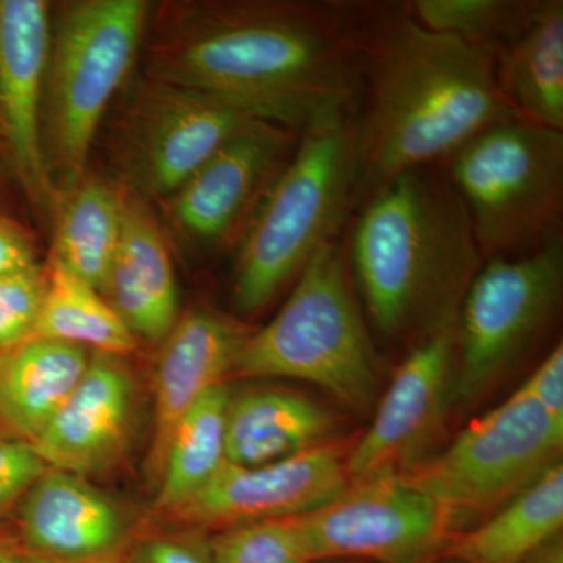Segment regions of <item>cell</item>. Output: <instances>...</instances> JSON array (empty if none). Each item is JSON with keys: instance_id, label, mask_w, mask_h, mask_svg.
Listing matches in <instances>:
<instances>
[{"instance_id": "6da1fadb", "label": "cell", "mask_w": 563, "mask_h": 563, "mask_svg": "<svg viewBox=\"0 0 563 563\" xmlns=\"http://www.w3.org/2000/svg\"><path fill=\"white\" fill-rule=\"evenodd\" d=\"M361 13L343 0L165 3L147 24L143 74L301 133L357 114Z\"/></svg>"}, {"instance_id": "7a4b0ae2", "label": "cell", "mask_w": 563, "mask_h": 563, "mask_svg": "<svg viewBox=\"0 0 563 563\" xmlns=\"http://www.w3.org/2000/svg\"><path fill=\"white\" fill-rule=\"evenodd\" d=\"M358 44V202L396 174L440 166L481 132L520 120L492 55L424 27L406 2L362 3Z\"/></svg>"}, {"instance_id": "3957f363", "label": "cell", "mask_w": 563, "mask_h": 563, "mask_svg": "<svg viewBox=\"0 0 563 563\" xmlns=\"http://www.w3.org/2000/svg\"><path fill=\"white\" fill-rule=\"evenodd\" d=\"M346 262L373 328L417 343L455 328L485 261L461 196L440 166H426L363 199Z\"/></svg>"}, {"instance_id": "277c9868", "label": "cell", "mask_w": 563, "mask_h": 563, "mask_svg": "<svg viewBox=\"0 0 563 563\" xmlns=\"http://www.w3.org/2000/svg\"><path fill=\"white\" fill-rule=\"evenodd\" d=\"M358 180L355 114H332L299 133L290 162L235 247L236 312L261 313L318 251L336 242L357 207Z\"/></svg>"}, {"instance_id": "5b68a950", "label": "cell", "mask_w": 563, "mask_h": 563, "mask_svg": "<svg viewBox=\"0 0 563 563\" xmlns=\"http://www.w3.org/2000/svg\"><path fill=\"white\" fill-rule=\"evenodd\" d=\"M151 11L144 0L52 7L41 147L55 195L87 176L96 136L140 57Z\"/></svg>"}, {"instance_id": "8992f818", "label": "cell", "mask_w": 563, "mask_h": 563, "mask_svg": "<svg viewBox=\"0 0 563 563\" xmlns=\"http://www.w3.org/2000/svg\"><path fill=\"white\" fill-rule=\"evenodd\" d=\"M231 376L302 380L355 412L372 407L376 350L339 243L313 255L276 317L246 336Z\"/></svg>"}, {"instance_id": "52a82bcc", "label": "cell", "mask_w": 563, "mask_h": 563, "mask_svg": "<svg viewBox=\"0 0 563 563\" xmlns=\"http://www.w3.org/2000/svg\"><path fill=\"white\" fill-rule=\"evenodd\" d=\"M468 211L484 261L563 239V132L523 120L493 125L440 165Z\"/></svg>"}, {"instance_id": "ba28073f", "label": "cell", "mask_w": 563, "mask_h": 563, "mask_svg": "<svg viewBox=\"0 0 563 563\" xmlns=\"http://www.w3.org/2000/svg\"><path fill=\"white\" fill-rule=\"evenodd\" d=\"M563 420L517 390L440 453L398 474L442 509L451 531L472 529L561 461Z\"/></svg>"}, {"instance_id": "9c48e42d", "label": "cell", "mask_w": 563, "mask_h": 563, "mask_svg": "<svg viewBox=\"0 0 563 563\" xmlns=\"http://www.w3.org/2000/svg\"><path fill=\"white\" fill-rule=\"evenodd\" d=\"M110 161L125 190L169 198L207 158L255 120L190 88L131 76L107 114Z\"/></svg>"}, {"instance_id": "30bf717a", "label": "cell", "mask_w": 563, "mask_h": 563, "mask_svg": "<svg viewBox=\"0 0 563 563\" xmlns=\"http://www.w3.org/2000/svg\"><path fill=\"white\" fill-rule=\"evenodd\" d=\"M563 239L485 261L455 322V398H479L547 335L561 312Z\"/></svg>"}, {"instance_id": "8fae6325", "label": "cell", "mask_w": 563, "mask_h": 563, "mask_svg": "<svg viewBox=\"0 0 563 563\" xmlns=\"http://www.w3.org/2000/svg\"><path fill=\"white\" fill-rule=\"evenodd\" d=\"M290 521L312 563H428L454 539L442 509L399 476L351 483L331 503Z\"/></svg>"}, {"instance_id": "7c38bea8", "label": "cell", "mask_w": 563, "mask_h": 563, "mask_svg": "<svg viewBox=\"0 0 563 563\" xmlns=\"http://www.w3.org/2000/svg\"><path fill=\"white\" fill-rule=\"evenodd\" d=\"M455 398V328L412 344L368 431L346 455L351 483L398 476L420 463Z\"/></svg>"}, {"instance_id": "4fadbf2b", "label": "cell", "mask_w": 563, "mask_h": 563, "mask_svg": "<svg viewBox=\"0 0 563 563\" xmlns=\"http://www.w3.org/2000/svg\"><path fill=\"white\" fill-rule=\"evenodd\" d=\"M299 133L254 121L169 196L173 220L196 242L236 247L274 181L290 162Z\"/></svg>"}, {"instance_id": "5bb4252c", "label": "cell", "mask_w": 563, "mask_h": 563, "mask_svg": "<svg viewBox=\"0 0 563 563\" xmlns=\"http://www.w3.org/2000/svg\"><path fill=\"white\" fill-rule=\"evenodd\" d=\"M351 484L346 457L322 444L257 466L225 463L209 485L162 520L179 528L209 529L287 520L313 512Z\"/></svg>"}, {"instance_id": "9a60e30c", "label": "cell", "mask_w": 563, "mask_h": 563, "mask_svg": "<svg viewBox=\"0 0 563 563\" xmlns=\"http://www.w3.org/2000/svg\"><path fill=\"white\" fill-rule=\"evenodd\" d=\"M51 11L44 0H0V144L11 173L40 213H51L57 199L41 147Z\"/></svg>"}, {"instance_id": "2e32d148", "label": "cell", "mask_w": 563, "mask_h": 563, "mask_svg": "<svg viewBox=\"0 0 563 563\" xmlns=\"http://www.w3.org/2000/svg\"><path fill=\"white\" fill-rule=\"evenodd\" d=\"M135 418V383L124 358L91 352L80 383L32 443L52 470L98 476L128 453Z\"/></svg>"}, {"instance_id": "e0dca14e", "label": "cell", "mask_w": 563, "mask_h": 563, "mask_svg": "<svg viewBox=\"0 0 563 563\" xmlns=\"http://www.w3.org/2000/svg\"><path fill=\"white\" fill-rule=\"evenodd\" d=\"M14 514L22 547L58 563L120 561L133 539L120 504L88 477L62 470H47Z\"/></svg>"}, {"instance_id": "ac0fdd59", "label": "cell", "mask_w": 563, "mask_h": 563, "mask_svg": "<svg viewBox=\"0 0 563 563\" xmlns=\"http://www.w3.org/2000/svg\"><path fill=\"white\" fill-rule=\"evenodd\" d=\"M250 333L239 321L202 307L181 314L161 343L147 455V468L155 484L181 418L210 388L231 376L236 354Z\"/></svg>"}, {"instance_id": "d6986e66", "label": "cell", "mask_w": 563, "mask_h": 563, "mask_svg": "<svg viewBox=\"0 0 563 563\" xmlns=\"http://www.w3.org/2000/svg\"><path fill=\"white\" fill-rule=\"evenodd\" d=\"M102 295L136 339L162 343L179 320V292L168 247L143 199L131 191L120 246Z\"/></svg>"}, {"instance_id": "ffe728a7", "label": "cell", "mask_w": 563, "mask_h": 563, "mask_svg": "<svg viewBox=\"0 0 563 563\" xmlns=\"http://www.w3.org/2000/svg\"><path fill=\"white\" fill-rule=\"evenodd\" d=\"M335 415L299 393L284 388H251L229 398L225 453L236 466L282 461L328 444Z\"/></svg>"}, {"instance_id": "44dd1931", "label": "cell", "mask_w": 563, "mask_h": 563, "mask_svg": "<svg viewBox=\"0 0 563 563\" xmlns=\"http://www.w3.org/2000/svg\"><path fill=\"white\" fill-rule=\"evenodd\" d=\"M91 351L29 336L0 351V429L33 443L80 383Z\"/></svg>"}, {"instance_id": "7402d4cb", "label": "cell", "mask_w": 563, "mask_h": 563, "mask_svg": "<svg viewBox=\"0 0 563 563\" xmlns=\"http://www.w3.org/2000/svg\"><path fill=\"white\" fill-rule=\"evenodd\" d=\"M496 84L520 120L563 132V2L537 0L531 20L493 54Z\"/></svg>"}, {"instance_id": "603a6c76", "label": "cell", "mask_w": 563, "mask_h": 563, "mask_svg": "<svg viewBox=\"0 0 563 563\" xmlns=\"http://www.w3.org/2000/svg\"><path fill=\"white\" fill-rule=\"evenodd\" d=\"M563 465L555 462L479 525L454 537L444 558L459 563H518L561 536Z\"/></svg>"}, {"instance_id": "cb8c5ba5", "label": "cell", "mask_w": 563, "mask_h": 563, "mask_svg": "<svg viewBox=\"0 0 563 563\" xmlns=\"http://www.w3.org/2000/svg\"><path fill=\"white\" fill-rule=\"evenodd\" d=\"M128 190L85 176L54 203V254L70 274L103 291L120 246Z\"/></svg>"}, {"instance_id": "d4e9b609", "label": "cell", "mask_w": 563, "mask_h": 563, "mask_svg": "<svg viewBox=\"0 0 563 563\" xmlns=\"http://www.w3.org/2000/svg\"><path fill=\"white\" fill-rule=\"evenodd\" d=\"M224 384L210 388L191 407L169 440L152 507L158 517L201 492L228 463L225 413L231 390Z\"/></svg>"}, {"instance_id": "484cf974", "label": "cell", "mask_w": 563, "mask_h": 563, "mask_svg": "<svg viewBox=\"0 0 563 563\" xmlns=\"http://www.w3.org/2000/svg\"><path fill=\"white\" fill-rule=\"evenodd\" d=\"M33 335L122 358L139 344L101 291L54 261L46 269V291Z\"/></svg>"}, {"instance_id": "4316f807", "label": "cell", "mask_w": 563, "mask_h": 563, "mask_svg": "<svg viewBox=\"0 0 563 563\" xmlns=\"http://www.w3.org/2000/svg\"><path fill=\"white\" fill-rule=\"evenodd\" d=\"M412 16L493 57L531 20L537 0H412Z\"/></svg>"}, {"instance_id": "83f0119b", "label": "cell", "mask_w": 563, "mask_h": 563, "mask_svg": "<svg viewBox=\"0 0 563 563\" xmlns=\"http://www.w3.org/2000/svg\"><path fill=\"white\" fill-rule=\"evenodd\" d=\"M217 563H312L290 518L221 529L211 536Z\"/></svg>"}, {"instance_id": "f1b7e54d", "label": "cell", "mask_w": 563, "mask_h": 563, "mask_svg": "<svg viewBox=\"0 0 563 563\" xmlns=\"http://www.w3.org/2000/svg\"><path fill=\"white\" fill-rule=\"evenodd\" d=\"M46 291L40 266L0 277V351L33 335Z\"/></svg>"}, {"instance_id": "f546056e", "label": "cell", "mask_w": 563, "mask_h": 563, "mask_svg": "<svg viewBox=\"0 0 563 563\" xmlns=\"http://www.w3.org/2000/svg\"><path fill=\"white\" fill-rule=\"evenodd\" d=\"M118 563H217L203 529L146 532L133 537Z\"/></svg>"}, {"instance_id": "4dcf8cb0", "label": "cell", "mask_w": 563, "mask_h": 563, "mask_svg": "<svg viewBox=\"0 0 563 563\" xmlns=\"http://www.w3.org/2000/svg\"><path fill=\"white\" fill-rule=\"evenodd\" d=\"M47 470L31 443L0 429V525Z\"/></svg>"}, {"instance_id": "1f68e13d", "label": "cell", "mask_w": 563, "mask_h": 563, "mask_svg": "<svg viewBox=\"0 0 563 563\" xmlns=\"http://www.w3.org/2000/svg\"><path fill=\"white\" fill-rule=\"evenodd\" d=\"M518 390L543 407L548 413L563 420V347L559 343Z\"/></svg>"}, {"instance_id": "d6a6232c", "label": "cell", "mask_w": 563, "mask_h": 563, "mask_svg": "<svg viewBox=\"0 0 563 563\" xmlns=\"http://www.w3.org/2000/svg\"><path fill=\"white\" fill-rule=\"evenodd\" d=\"M38 266L29 233L21 224L0 214V277Z\"/></svg>"}, {"instance_id": "836d02e7", "label": "cell", "mask_w": 563, "mask_h": 563, "mask_svg": "<svg viewBox=\"0 0 563 563\" xmlns=\"http://www.w3.org/2000/svg\"><path fill=\"white\" fill-rule=\"evenodd\" d=\"M518 563H563L562 536L554 537Z\"/></svg>"}, {"instance_id": "e575fe53", "label": "cell", "mask_w": 563, "mask_h": 563, "mask_svg": "<svg viewBox=\"0 0 563 563\" xmlns=\"http://www.w3.org/2000/svg\"><path fill=\"white\" fill-rule=\"evenodd\" d=\"M18 537L13 531V526L0 525V563L9 561L11 551L16 547Z\"/></svg>"}, {"instance_id": "d590c367", "label": "cell", "mask_w": 563, "mask_h": 563, "mask_svg": "<svg viewBox=\"0 0 563 563\" xmlns=\"http://www.w3.org/2000/svg\"><path fill=\"white\" fill-rule=\"evenodd\" d=\"M428 563H459V562L453 561V559L444 558V559H442V561L428 562Z\"/></svg>"}, {"instance_id": "8d00e7d4", "label": "cell", "mask_w": 563, "mask_h": 563, "mask_svg": "<svg viewBox=\"0 0 563 563\" xmlns=\"http://www.w3.org/2000/svg\"><path fill=\"white\" fill-rule=\"evenodd\" d=\"M325 563H357V562H351V561H333V562H325Z\"/></svg>"}, {"instance_id": "74e56055", "label": "cell", "mask_w": 563, "mask_h": 563, "mask_svg": "<svg viewBox=\"0 0 563 563\" xmlns=\"http://www.w3.org/2000/svg\"><path fill=\"white\" fill-rule=\"evenodd\" d=\"M120 561H103V562H92V563H118Z\"/></svg>"}, {"instance_id": "f35d334b", "label": "cell", "mask_w": 563, "mask_h": 563, "mask_svg": "<svg viewBox=\"0 0 563 563\" xmlns=\"http://www.w3.org/2000/svg\"><path fill=\"white\" fill-rule=\"evenodd\" d=\"M0 155H2V144H0Z\"/></svg>"}]
</instances>
